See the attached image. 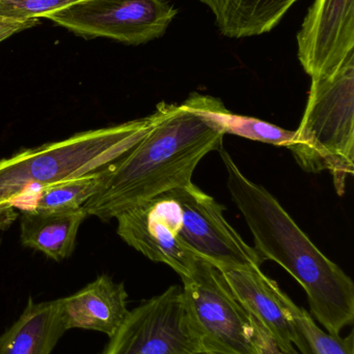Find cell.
Here are the masks:
<instances>
[{
	"instance_id": "obj_1",
	"label": "cell",
	"mask_w": 354,
	"mask_h": 354,
	"mask_svg": "<svg viewBox=\"0 0 354 354\" xmlns=\"http://www.w3.org/2000/svg\"><path fill=\"white\" fill-rule=\"evenodd\" d=\"M162 103L152 130L122 157L105 166L101 189L83 205L87 216L106 221L177 187L193 183L200 162L222 149L226 136L220 100L193 93L181 104Z\"/></svg>"
},
{
	"instance_id": "obj_2",
	"label": "cell",
	"mask_w": 354,
	"mask_h": 354,
	"mask_svg": "<svg viewBox=\"0 0 354 354\" xmlns=\"http://www.w3.org/2000/svg\"><path fill=\"white\" fill-rule=\"evenodd\" d=\"M220 158L233 201L245 216L255 249L286 270L305 289L315 319L333 335L354 320V284L326 257L265 187L245 176L226 149Z\"/></svg>"
},
{
	"instance_id": "obj_3",
	"label": "cell",
	"mask_w": 354,
	"mask_h": 354,
	"mask_svg": "<svg viewBox=\"0 0 354 354\" xmlns=\"http://www.w3.org/2000/svg\"><path fill=\"white\" fill-rule=\"evenodd\" d=\"M162 103L145 118L87 131L0 160V203L46 185L97 171L137 145L161 118Z\"/></svg>"
},
{
	"instance_id": "obj_4",
	"label": "cell",
	"mask_w": 354,
	"mask_h": 354,
	"mask_svg": "<svg viewBox=\"0 0 354 354\" xmlns=\"http://www.w3.org/2000/svg\"><path fill=\"white\" fill-rule=\"evenodd\" d=\"M354 52L328 76L312 79L309 99L288 147L305 171H328L339 196L354 170Z\"/></svg>"
},
{
	"instance_id": "obj_5",
	"label": "cell",
	"mask_w": 354,
	"mask_h": 354,
	"mask_svg": "<svg viewBox=\"0 0 354 354\" xmlns=\"http://www.w3.org/2000/svg\"><path fill=\"white\" fill-rule=\"evenodd\" d=\"M182 279L183 304L200 351L212 354H259L251 316L235 297L222 270L199 258Z\"/></svg>"
},
{
	"instance_id": "obj_6",
	"label": "cell",
	"mask_w": 354,
	"mask_h": 354,
	"mask_svg": "<svg viewBox=\"0 0 354 354\" xmlns=\"http://www.w3.org/2000/svg\"><path fill=\"white\" fill-rule=\"evenodd\" d=\"M177 12L166 0H82L46 19L87 39L141 45L162 37Z\"/></svg>"
},
{
	"instance_id": "obj_7",
	"label": "cell",
	"mask_w": 354,
	"mask_h": 354,
	"mask_svg": "<svg viewBox=\"0 0 354 354\" xmlns=\"http://www.w3.org/2000/svg\"><path fill=\"white\" fill-rule=\"evenodd\" d=\"M197 351L199 344L183 304L182 287L172 285L129 311L101 354H189Z\"/></svg>"
},
{
	"instance_id": "obj_8",
	"label": "cell",
	"mask_w": 354,
	"mask_h": 354,
	"mask_svg": "<svg viewBox=\"0 0 354 354\" xmlns=\"http://www.w3.org/2000/svg\"><path fill=\"white\" fill-rule=\"evenodd\" d=\"M182 210L181 237L200 257L224 268H261L265 260L224 218V207L193 183L172 189Z\"/></svg>"
},
{
	"instance_id": "obj_9",
	"label": "cell",
	"mask_w": 354,
	"mask_h": 354,
	"mask_svg": "<svg viewBox=\"0 0 354 354\" xmlns=\"http://www.w3.org/2000/svg\"><path fill=\"white\" fill-rule=\"evenodd\" d=\"M121 239L154 262L166 264L181 278L199 259L181 237L182 210L172 189L137 204L116 216Z\"/></svg>"
},
{
	"instance_id": "obj_10",
	"label": "cell",
	"mask_w": 354,
	"mask_h": 354,
	"mask_svg": "<svg viewBox=\"0 0 354 354\" xmlns=\"http://www.w3.org/2000/svg\"><path fill=\"white\" fill-rule=\"evenodd\" d=\"M297 39L299 62L312 79L334 74L354 52V0H315Z\"/></svg>"
},
{
	"instance_id": "obj_11",
	"label": "cell",
	"mask_w": 354,
	"mask_h": 354,
	"mask_svg": "<svg viewBox=\"0 0 354 354\" xmlns=\"http://www.w3.org/2000/svg\"><path fill=\"white\" fill-rule=\"evenodd\" d=\"M222 272L235 297L276 346L286 353H297L285 305L287 295L278 283L264 274L261 268H224Z\"/></svg>"
},
{
	"instance_id": "obj_12",
	"label": "cell",
	"mask_w": 354,
	"mask_h": 354,
	"mask_svg": "<svg viewBox=\"0 0 354 354\" xmlns=\"http://www.w3.org/2000/svg\"><path fill=\"white\" fill-rule=\"evenodd\" d=\"M127 299L123 283L102 274L74 295L60 299L64 326L67 330H94L110 338L128 315Z\"/></svg>"
},
{
	"instance_id": "obj_13",
	"label": "cell",
	"mask_w": 354,
	"mask_h": 354,
	"mask_svg": "<svg viewBox=\"0 0 354 354\" xmlns=\"http://www.w3.org/2000/svg\"><path fill=\"white\" fill-rule=\"evenodd\" d=\"M67 332L60 299L29 297L20 317L0 335V354H51Z\"/></svg>"
},
{
	"instance_id": "obj_14",
	"label": "cell",
	"mask_w": 354,
	"mask_h": 354,
	"mask_svg": "<svg viewBox=\"0 0 354 354\" xmlns=\"http://www.w3.org/2000/svg\"><path fill=\"white\" fill-rule=\"evenodd\" d=\"M87 216L83 207L70 212L24 210L20 220L21 243L54 261H62L72 255L79 228Z\"/></svg>"
},
{
	"instance_id": "obj_15",
	"label": "cell",
	"mask_w": 354,
	"mask_h": 354,
	"mask_svg": "<svg viewBox=\"0 0 354 354\" xmlns=\"http://www.w3.org/2000/svg\"><path fill=\"white\" fill-rule=\"evenodd\" d=\"M215 18L220 33L231 39L272 31L299 0H197Z\"/></svg>"
},
{
	"instance_id": "obj_16",
	"label": "cell",
	"mask_w": 354,
	"mask_h": 354,
	"mask_svg": "<svg viewBox=\"0 0 354 354\" xmlns=\"http://www.w3.org/2000/svg\"><path fill=\"white\" fill-rule=\"evenodd\" d=\"M105 167L85 174L41 187L35 193L33 202L22 210L35 212H70L83 207L101 189L105 180Z\"/></svg>"
},
{
	"instance_id": "obj_17",
	"label": "cell",
	"mask_w": 354,
	"mask_h": 354,
	"mask_svg": "<svg viewBox=\"0 0 354 354\" xmlns=\"http://www.w3.org/2000/svg\"><path fill=\"white\" fill-rule=\"evenodd\" d=\"M287 312L292 326V343L299 354H354V335L346 338L324 332L307 310L295 305L286 295Z\"/></svg>"
},
{
	"instance_id": "obj_18",
	"label": "cell",
	"mask_w": 354,
	"mask_h": 354,
	"mask_svg": "<svg viewBox=\"0 0 354 354\" xmlns=\"http://www.w3.org/2000/svg\"><path fill=\"white\" fill-rule=\"evenodd\" d=\"M218 120L222 126L224 134L235 135L254 141L289 147L292 145L295 132L285 130L259 118L236 115L227 108L218 114Z\"/></svg>"
},
{
	"instance_id": "obj_19",
	"label": "cell",
	"mask_w": 354,
	"mask_h": 354,
	"mask_svg": "<svg viewBox=\"0 0 354 354\" xmlns=\"http://www.w3.org/2000/svg\"><path fill=\"white\" fill-rule=\"evenodd\" d=\"M82 0H0V17L14 21L39 20Z\"/></svg>"
},
{
	"instance_id": "obj_20",
	"label": "cell",
	"mask_w": 354,
	"mask_h": 354,
	"mask_svg": "<svg viewBox=\"0 0 354 354\" xmlns=\"http://www.w3.org/2000/svg\"><path fill=\"white\" fill-rule=\"evenodd\" d=\"M251 326H253V336L259 354H299L297 351L295 353H286L281 351L272 339L266 334L261 324L253 317H251Z\"/></svg>"
},
{
	"instance_id": "obj_21",
	"label": "cell",
	"mask_w": 354,
	"mask_h": 354,
	"mask_svg": "<svg viewBox=\"0 0 354 354\" xmlns=\"http://www.w3.org/2000/svg\"><path fill=\"white\" fill-rule=\"evenodd\" d=\"M39 20L14 21L0 17V43L8 37L35 26Z\"/></svg>"
},
{
	"instance_id": "obj_22",
	"label": "cell",
	"mask_w": 354,
	"mask_h": 354,
	"mask_svg": "<svg viewBox=\"0 0 354 354\" xmlns=\"http://www.w3.org/2000/svg\"><path fill=\"white\" fill-rule=\"evenodd\" d=\"M17 216H18V214H17L15 206L12 203H10V202L0 203V228H6V227L10 226L14 222Z\"/></svg>"
},
{
	"instance_id": "obj_23",
	"label": "cell",
	"mask_w": 354,
	"mask_h": 354,
	"mask_svg": "<svg viewBox=\"0 0 354 354\" xmlns=\"http://www.w3.org/2000/svg\"><path fill=\"white\" fill-rule=\"evenodd\" d=\"M189 354H212V353H206V351H195V353H191Z\"/></svg>"
}]
</instances>
